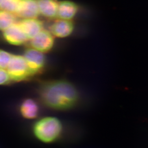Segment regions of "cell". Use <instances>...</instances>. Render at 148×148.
Masks as SVG:
<instances>
[{
  "mask_svg": "<svg viewBox=\"0 0 148 148\" xmlns=\"http://www.w3.org/2000/svg\"><path fill=\"white\" fill-rule=\"evenodd\" d=\"M39 112L38 106L33 99H26L22 102L20 107V114L26 119H34L38 116Z\"/></svg>",
  "mask_w": 148,
  "mask_h": 148,
  "instance_id": "obj_12",
  "label": "cell"
},
{
  "mask_svg": "<svg viewBox=\"0 0 148 148\" xmlns=\"http://www.w3.org/2000/svg\"><path fill=\"white\" fill-rule=\"evenodd\" d=\"M18 24L28 40L32 39L42 30V22L36 18H23Z\"/></svg>",
  "mask_w": 148,
  "mask_h": 148,
  "instance_id": "obj_8",
  "label": "cell"
},
{
  "mask_svg": "<svg viewBox=\"0 0 148 148\" xmlns=\"http://www.w3.org/2000/svg\"><path fill=\"white\" fill-rule=\"evenodd\" d=\"M12 56V55L11 53L0 49V68L6 69Z\"/></svg>",
  "mask_w": 148,
  "mask_h": 148,
  "instance_id": "obj_15",
  "label": "cell"
},
{
  "mask_svg": "<svg viewBox=\"0 0 148 148\" xmlns=\"http://www.w3.org/2000/svg\"><path fill=\"white\" fill-rule=\"evenodd\" d=\"M54 43L53 35L45 30H41L30 42V45L33 49L42 53L49 51L53 47Z\"/></svg>",
  "mask_w": 148,
  "mask_h": 148,
  "instance_id": "obj_5",
  "label": "cell"
},
{
  "mask_svg": "<svg viewBox=\"0 0 148 148\" xmlns=\"http://www.w3.org/2000/svg\"><path fill=\"white\" fill-rule=\"evenodd\" d=\"M2 0H0V5H1V2Z\"/></svg>",
  "mask_w": 148,
  "mask_h": 148,
  "instance_id": "obj_17",
  "label": "cell"
},
{
  "mask_svg": "<svg viewBox=\"0 0 148 148\" xmlns=\"http://www.w3.org/2000/svg\"><path fill=\"white\" fill-rule=\"evenodd\" d=\"M40 98L50 108L57 110H71L79 100L76 88L66 80H56L44 83L40 87Z\"/></svg>",
  "mask_w": 148,
  "mask_h": 148,
  "instance_id": "obj_1",
  "label": "cell"
},
{
  "mask_svg": "<svg viewBox=\"0 0 148 148\" xmlns=\"http://www.w3.org/2000/svg\"><path fill=\"white\" fill-rule=\"evenodd\" d=\"M49 29L50 33L53 36L58 38H65L72 34L75 26L71 20L59 18L53 22Z\"/></svg>",
  "mask_w": 148,
  "mask_h": 148,
  "instance_id": "obj_7",
  "label": "cell"
},
{
  "mask_svg": "<svg viewBox=\"0 0 148 148\" xmlns=\"http://www.w3.org/2000/svg\"><path fill=\"white\" fill-rule=\"evenodd\" d=\"M22 0H2L0 8L11 13H16Z\"/></svg>",
  "mask_w": 148,
  "mask_h": 148,
  "instance_id": "obj_14",
  "label": "cell"
},
{
  "mask_svg": "<svg viewBox=\"0 0 148 148\" xmlns=\"http://www.w3.org/2000/svg\"><path fill=\"white\" fill-rule=\"evenodd\" d=\"M16 15L6 11L0 10V30L4 31L16 23Z\"/></svg>",
  "mask_w": 148,
  "mask_h": 148,
  "instance_id": "obj_13",
  "label": "cell"
},
{
  "mask_svg": "<svg viewBox=\"0 0 148 148\" xmlns=\"http://www.w3.org/2000/svg\"><path fill=\"white\" fill-rule=\"evenodd\" d=\"M32 132L37 140L45 144L64 139L73 143L79 140L83 133L76 128H66L60 119L52 116L43 118L35 123Z\"/></svg>",
  "mask_w": 148,
  "mask_h": 148,
  "instance_id": "obj_2",
  "label": "cell"
},
{
  "mask_svg": "<svg viewBox=\"0 0 148 148\" xmlns=\"http://www.w3.org/2000/svg\"><path fill=\"white\" fill-rule=\"evenodd\" d=\"M24 57L32 76L41 72L45 66V56L42 52L34 49L25 51Z\"/></svg>",
  "mask_w": 148,
  "mask_h": 148,
  "instance_id": "obj_4",
  "label": "cell"
},
{
  "mask_svg": "<svg viewBox=\"0 0 148 148\" xmlns=\"http://www.w3.org/2000/svg\"><path fill=\"white\" fill-rule=\"evenodd\" d=\"M36 0H22L15 14L23 18H36L39 14Z\"/></svg>",
  "mask_w": 148,
  "mask_h": 148,
  "instance_id": "obj_9",
  "label": "cell"
},
{
  "mask_svg": "<svg viewBox=\"0 0 148 148\" xmlns=\"http://www.w3.org/2000/svg\"><path fill=\"white\" fill-rule=\"evenodd\" d=\"M79 10L77 4L71 1H63L58 3L57 17L60 19L71 20Z\"/></svg>",
  "mask_w": 148,
  "mask_h": 148,
  "instance_id": "obj_10",
  "label": "cell"
},
{
  "mask_svg": "<svg viewBox=\"0 0 148 148\" xmlns=\"http://www.w3.org/2000/svg\"><path fill=\"white\" fill-rule=\"evenodd\" d=\"M3 36L8 42L14 45H22L28 40L19 25L16 23L4 30Z\"/></svg>",
  "mask_w": 148,
  "mask_h": 148,
  "instance_id": "obj_6",
  "label": "cell"
},
{
  "mask_svg": "<svg viewBox=\"0 0 148 148\" xmlns=\"http://www.w3.org/2000/svg\"><path fill=\"white\" fill-rule=\"evenodd\" d=\"M11 80L8 72L4 69L0 68V85L8 84Z\"/></svg>",
  "mask_w": 148,
  "mask_h": 148,
  "instance_id": "obj_16",
  "label": "cell"
},
{
  "mask_svg": "<svg viewBox=\"0 0 148 148\" xmlns=\"http://www.w3.org/2000/svg\"><path fill=\"white\" fill-rule=\"evenodd\" d=\"M11 80L20 82L32 76L24 56L12 55L6 68Z\"/></svg>",
  "mask_w": 148,
  "mask_h": 148,
  "instance_id": "obj_3",
  "label": "cell"
},
{
  "mask_svg": "<svg viewBox=\"0 0 148 148\" xmlns=\"http://www.w3.org/2000/svg\"><path fill=\"white\" fill-rule=\"evenodd\" d=\"M40 14L46 18L57 17L58 2L56 0H36Z\"/></svg>",
  "mask_w": 148,
  "mask_h": 148,
  "instance_id": "obj_11",
  "label": "cell"
}]
</instances>
